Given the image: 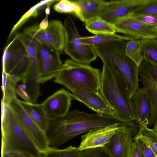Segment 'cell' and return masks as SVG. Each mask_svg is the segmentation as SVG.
Masks as SVG:
<instances>
[{
    "label": "cell",
    "instance_id": "cell-14",
    "mask_svg": "<svg viewBox=\"0 0 157 157\" xmlns=\"http://www.w3.org/2000/svg\"><path fill=\"white\" fill-rule=\"evenodd\" d=\"M147 0H121L108 1L99 17L113 25L120 20L131 15Z\"/></svg>",
    "mask_w": 157,
    "mask_h": 157
},
{
    "label": "cell",
    "instance_id": "cell-38",
    "mask_svg": "<svg viewBox=\"0 0 157 157\" xmlns=\"http://www.w3.org/2000/svg\"><path fill=\"white\" fill-rule=\"evenodd\" d=\"M5 157H34L28 154L17 151L11 152L7 153Z\"/></svg>",
    "mask_w": 157,
    "mask_h": 157
},
{
    "label": "cell",
    "instance_id": "cell-24",
    "mask_svg": "<svg viewBox=\"0 0 157 157\" xmlns=\"http://www.w3.org/2000/svg\"><path fill=\"white\" fill-rule=\"evenodd\" d=\"M140 40L144 59L157 65V39L152 38Z\"/></svg>",
    "mask_w": 157,
    "mask_h": 157
},
{
    "label": "cell",
    "instance_id": "cell-21",
    "mask_svg": "<svg viewBox=\"0 0 157 157\" xmlns=\"http://www.w3.org/2000/svg\"><path fill=\"white\" fill-rule=\"evenodd\" d=\"M136 38L126 35L114 34H105L80 37L81 42L85 44L93 46L119 41H128Z\"/></svg>",
    "mask_w": 157,
    "mask_h": 157
},
{
    "label": "cell",
    "instance_id": "cell-25",
    "mask_svg": "<svg viewBox=\"0 0 157 157\" xmlns=\"http://www.w3.org/2000/svg\"><path fill=\"white\" fill-rule=\"evenodd\" d=\"M2 78L3 96L1 101L9 105L13 99L17 97L15 87L17 82L9 75L3 73Z\"/></svg>",
    "mask_w": 157,
    "mask_h": 157
},
{
    "label": "cell",
    "instance_id": "cell-15",
    "mask_svg": "<svg viewBox=\"0 0 157 157\" xmlns=\"http://www.w3.org/2000/svg\"><path fill=\"white\" fill-rule=\"evenodd\" d=\"M124 123L120 122L108 126L91 130L81 136L77 147L81 151L86 149L103 147Z\"/></svg>",
    "mask_w": 157,
    "mask_h": 157
},
{
    "label": "cell",
    "instance_id": "cell-7",
    "mask_svg": "<svg viewBox=\"0 0 157 157\" xmlns=\"http://www.w3.org/2000/svg\"><path fill=\"white\" fill-rule=\"evenodd\" d=\"M24 33L41 44L54 49L60 54L64 50L65 32L63 24L58 20H44L38 25L26 28Z\"/></svg>",
    "mask_w": 157,
    "mask_h": 157
},
{
    "label": "cell",
    "instance_id": "cell-17",
    "mask_svg": "<svg viewBox=\"0 0 157 157\" xmlns=\"http://www.w3.org/2000/svg\"><path fill=\"white\" fill-rule=\"evenodd\" d=\"M136 122L139 127L147 126L151 112V101L148 89L139 88L130 98Z\"/></svg>",
    "mask_w": 157,
    "mask_h": 157
},
{
    "label": "cell",
    "instance_id": "cell-20",
    "mask_svg": "<svg viewBox=\"0 0 157 157\" xmlns=\"http://www.w3.org/2000/svg\"><path fill=\"white\" fill-rule=\"evenodd\" d=\"M20 102L32 119L45 132L49 120L41 104L28 102L21 100Z\"/></svg>",
    "mask_w": 157,
    "mask_h": 157
},
{
    "label": "cell",
    "instance_id": "cell-40",
    "mask_svg": "<svg viewBox=\"0 0 157 157\" xmlns=\"http://www.w3.org/2000/svg\"><path fill=\"white\" fill-rule=\"evenodd\" d=\"M156 157H157V155L156 156Z\"/></svg>",
    "mask_w": 157,
    "mask_h": 157
},
{
    "label": "cell",
    "instance_id": "cell-22",
    "mask_svg": "<svg viewBox=\"0 0 157 157\" xmlns=\"http://www.w3.org/2000/svg\"><path fill=\"white\" fill-rule=\"evenodd\" d=\"M139 81L146 87L157 83V65L144 59L139 66Z\"/></svg>",
    "mask_w": 157,
    "mask_h": 157
},
{
    "label": "cell",
    "instance_id": "cell-34",
    "mask_svg": "<svg viewBox=\"0 0 157 157\" xmlns=\"http://www.w3.org/2000/svg\"><path fill=\"white\" fill-rule=\"evenodd\" d=\"M137 145L143 157H156V156L148 145L140 138L134 140Z\"/></svg>",
    "mask_w": 157,
    "mask_h": 157
},
{
    "label": "cell",
    "instance_id": "cell-1",
    "mask_svg": "<svg viewBox=\"0 0 157 157\" xmlns=\"http://www.w3.org/2000/svg\"><path fill=\"white\" fill-rule=\"evenodd\" d=\"M120 122L114 117L75 109L49 120L45 133L50 146L58 148L79 134Z\"/></svg>",
    "mask_w": 157,
    "mask_h": 157
},
{
    "label": "cell",
    "instance_id": "cell-18",
    "mask_svg": "<svg viewBox=\"0 0 157 157\" xmlns=\"http://www.w3.org/2000/svg\"><path fill=\"white\" fill-rule=\"evenodd\" d=\"M71 91L73 98L83 103L97 113L115 117L114 112L99 91L89 92L76 89Z\"/></svg>",
    "mask_w": 157,
    "mask_h": 157
},
{
    "label": "cell",
    "instance_id": "cell-5",
    "mask_svg": "<svg viewBox=\"0 0 157 157\" xmlns=\"http://www.w3.org/2000/svg\"><path fill=\"white\" fill-rule=\"evenodd\" d=\"M101 73L89 64L67 59L54 80L70 90L76 89L89 92H99Z\"/></svg>",
    "mask_w": 157,
    "mask_h": 157
},
{
    "label": "cell",
    "instance_id": "cell-6",
    "mask_svg": "<svg viewBox=\"0 0 157 157\" xmlns=\"http://www.w3.org/2000/svg\"><path fill=\"white\" fill-rule=\"evenodd\" d=\"M2 73L18 82L27 74L30 67L28 52L18 33L5 48L2 56Z\"/></svg>",
    "mask_w": 157,
    "mask_h": 157
},
{
    "label": "cell",
    "instance_id": "cell-23",
    "mask_svg": "<svg viewBox=\"0 0 157 157\" xmlns=\"http://www.w3.org/2000/svg\"><path fill=\"white\" fill-rule=\"evenodd\" d=\"M86 29L95 35L115 33L116 31L112 24L99 16L93 18L85 23Z\"/></svg>",
    "mask_w": 157,
    "mask_h": 157
},
{
    "label": "cell",
    "instance_id": "cell-12",
    "mask_svg": "<svg viewBox=\"0 0 157 157\" xmlns=\"http://www.w3.org/2000/svg\"><path fill=\"white\" fill-rule=\"evenodd\" d=\"M37 42L39 82L44 83L55 77L63 63L59 52L48 46Z\"/></svg>",
    "mask_w": 157,
    "mask_h": 157
},
{
    "label": "cell",
    "instance_id": "cell-29",
    "mask_svg": "<svg viewBox=\"0 0 157 157\" xmlns=\"http://www.w3.org/2000/svg\"><path fill=\"white\" fill-rule=\"evenodd\" d=\"M54 1L47 0L41 1L32 7L26 12L21 18L19 21L13 26L8 36V40L10 38L15 31L19 28L29 17H35L38 15V10L39 8L44 5L52 3Z\"/></svg>",
    "mask_w": 157,
    "mask_h": 157
},
{
    "label": "cell",
    "instance_id": "cell-10",
    "mask_svg": "<svg viewBox=\"0 0 157 157\" xmlns=\"http://www.w3.org/2000/svg\"><path fill=\"white\" fill-rule=\"evenodd\" d=\"M139 128L136 122L124 123L103 147L110 157H131L132 135Z\"/></svg>",
    "mask_w": 157,
    "mask_h": 157
},
{
    "label": "cell",
    "instance_id": "cell-2",
    "mask_svg": "<svg viewBox=\"0 0 157 157\" xmlns=\"http://www.w3.org/2000/svg\"><path fill=\"white\" fill-rule=\"evenodd\" d=\"M99 92L119 121L128 123L135 121L130 98L124 81L116 69L105 63H103Z\"/></svg>",
    "mask_w": 157,
    "mask_h": 157
},
{
    "label": "cell",
    "instance_id": "cell-27",
    "mask_svg": "<svg viewBox=\"0 0 157 157\" xmlns=\"http://www.w3.org/2000/svg\"><path fill=\"white\" fill-rule=\"evenodd\" d=\"M133 140L140 138L145 141L154 152L157 155V131L154 128L150 129L147 126H140Z\"/></svg>",
    "mask_w": 157,
    "mask_h": 157
},
{
    "label": "cell",
    "instance_id": "cell-4",
    "mask_svg": "<svg viewBox=\"0 0 157 157\" xmlns=\"http://www.w3.org/2000/svg\"><path fill=\"white\" fill-rule=\"evenodd\" d=\"M2 154L17 151L34 157L43 154L17 120L9 105L1 101Z\"/></svg>",
    "mask_w": 157,
    "mask_h": 157
},
{
    "label": "cell",
    "instance_id": "cell-39",
    "mask_svg": "<svg viewBox=\"0 0 157 157\" xmlns=\"http://www.w3.org/2000/svg\"><path fill=\"white\" fill-rule=\"evenodd\" d=\"M154 129L157 131V119L155 124Z\"/></svg>",
    "mask_w": 157,
    "mask_h": 157
},
{
    "label": "cell",
    "instance_id": "cell-32",
    "mask_svg": "<svg viewBox=\"0 0 157 157\" xmlns=\"http://www.w3.org/2000/svg\"><path fill=\"white\" fill-rule=\"evenodd\" d=\"M142 14L157 16V0H147L144 4L137 9L131 15Z\"/></svg>",
    "mask_w": 157,
    "mask_h": 157
},
{
    "label": "cell",
    "instance_id": "cell-3",
    "mask_svg": "<svg viewBox=\"0 0 157 157\" xmlns=\"http://www.w3.org/2000/svg\"><path fill=\"white\" fill-rule=\"evenodd\" d=\"M128 41H119L92 46L103 63L112 66L124 81L130 98L139 88V66L125 54Z\"/></svg>",
    "mask_w": 157,
    "mask_h": 157
},
{
    "label": "cell",
    "instance_id": "cell-19",
    "mask_svg": "<svg viewBox=\"0 0 157 157\" xmlns=\"http://www.w3.org/2000/svg\"><path fill=\"white\" fill-rule=\"evenodd\" d=\"M79 11L76 16L83 22L99 16L107 5L108 1L102 0H79L74 1Z\"/></svg>",
    "mask_w": 157,
    "mask_h": 157
},
{
    "label": "cell",
    "instance_id": "cell-8",
    "mask_svg": "<svg viewBox=\"0 0 157 157\" xmlns=\"http://www.w3.org/2000/svg\"><path fill=\"white\" fill-rule=\"evenodd\" d=\"M65 41L63 51L71 59L89 64L97 58V55L92 46L82 44L75 23L70 16L64 20Z\"/></svg>",
    "mask_w": 157,
    "mask_h": 157
},
{
    "label": "cell",
    "instance_id": "cell-13",
    "mask_svg": "<svg viewBox=\"0 0 157 157\" xmlns=\"http://www.w3.org/2000/svg\"><path fill=\"white\" fill-rule=\"evenodd\" d=\"M116 32L140 40L157 38V28L129 16L112 25Z\"/></svg>",
    "mask_w": 157,
    "mask_h": 157
},
{
    "label": "cell",
    "instance_id": "cell-16",
    "mask_svg": "<svg viewBox=\"0 0 157 157\" xmlns=\"http://www.w3.org/2000/svg\"><path fill=\"white\" fill-rule=\"evenodd\" d=\"M73 98L72 94L62 89L49 96L40 104L48 118L52 120L62 117L68 112Z\"/></svg>",
    "mask_w": 157,
    "mask_h": 157
},
{
    "label": "cell",
    "instance_id": "cell-9",
    "mask_svg": "<svg viewBox=\"0 0 157 157\" xmlns=\"http://www.w3.org/2000/svg\"><path fill=\"white\" fill-rule=\"evenodd\" d=\"M25 47L30 61L29 71L22 80L26 87V91L33 102H36L41 95L39 82V68L37 55V42L24 33H18Z\"/></svg>",
    "mask_w": 157,
    "mask_h": 157
},
{
    "label": "cell",
    "instance_id": "cell-37",
    "mask_svg": "<svg viewBox=\"0 0 157 157\" xmlns=\"http://www.w3.org/2000/svg\"><path fill=\"white\" fill-rule=\"evenodd\" d=\"M131 157H143L136 142H133Z\"/></svg>",
    "mask_w": 157,
    "mask_h": 157
},
{
    "label": "cell",
    "instance_id": "cell-36",
    "mask_svg": "<svg viewBox=\"0 0 157 157\" xmlns=\"http://www.w3.org/2000/svg\"><path fill=\"white\" fill-rule=\"evenodd\" d=\"M15 92L24 101L32 103L30 98L26 91V87L25 85L22 84L18 85L17 88H16Z\"/></svg>",
    "mask_w": 157,
    "mask_h": 157
},
{
    "label": "cell",
    "instance_id": "cell-26",
    "mask_svg": "<svg viewBox=\"0 0 157 157\" xmlns=\"http://www.w3.org/2000/svg\"><path fill=\"white\" fill-rule=\"evenodd\" d=\"M124 51L126 55L138 66L144 59L140 40H133L128 41L125 46Z\"/></svg>",
    "mask_w": 157,
    "mask_h": 157
},
{
    "label": "cell",
    "instance_id": "cell-28",
    "mask_svg": "<svg viewBox=\"0 0 157 157\" xmlns=\"http://www.w3.org/2000/svg\"><path fill=\"white\" fill-rule=\"evenodd\" d=\"M80 151L71 145L63 149L50 147L43 154L42 157H76Z\"/></svg>",
    "mask_w": 157,
    "mask_h": 157
},
{
    "label": "cell",
    "instance_id": "cell-41",
    "mask_svg": "<svg viewBox=\"0 0 157 157\" xmlns=\"http://www.w3.org/2000/svg\"></svg>",
    "mask_w": 157,
    "mask_h": 157
},
{
    "label": "cell",
    "instance_id": "cell-11",
    "mask_svg": "<svg viewBox=\"0 0 157 157\" xmlns=\"http://www.w3.org/2000/svg\"><path fill=\"white\" fill-rule=\"evenodd\" d=\"M8 105L21 125L43 154L50 147L45 132L30 117L17 97Z\"/></svg>",
    "mask_w": 157,
    "mask_h": 157
},
{
    "label": "cell",
    "instance_id": "cell-30",
    "mask_svg": "<svg viewBox=\"0 0 157 157\" xmlns=\"http://www.w3.org/2000/svg\"><path fill=\"white\" fill-rule=\"evenodd\" d=\"M145 87L148 89L150 94L151 105V113L147 126H154L157 119V83Z\"/></svg>",
    "mask_w": 157,
    "mask_h": 157
},
{
    "label": "cell",
    "instance_id": "cell-33",
    "mask_svg": "<svg viewBox=\"0 0 157 157\" xmlns=\"http://www.w3.org/2000/svg\"><path fill=\"white\" fill-rule=\"evenodd\" d=\"M76 157H110L103 147L90 148L80 151Z\"/></svg>",
    "mask_w": 157,
    "mask_h": 157
},
{
    "label": "cell",
    "instance_id": "cell-35",
    "mask_svg": "<svg viewBox=\"0 0 157 157\" xmlns=\"http://www.w3.org/2000/svg\"><path fill=\"white\" fill-rule=\"evenodd\" d=\"M146 24L157 28V16L149 14L130 15Z\"/></svg>",
    "mask_w": 157,
    "mask_h": 157
},
{
    "label": "cell",
    "instance_id": "cell-31",
    "mask_svg": "<svg viewBox=\"0 0 157 157\" xmlns=\"http://www.w3.org/2000/svg\"><path fill=\"white\" fill-rule=\"evenodd\" d=\"M54 10L60 13H73L76 16L79 11L78 6L74 1L59 0L54 6Z\"/></svg>",
    "mask_w": 157,
    "mask_h": 157
}]
</instances>
